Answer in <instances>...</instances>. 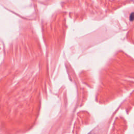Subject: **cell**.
Masks as SVG:
<instances>
[{"mask_svg": "<svg viewBox=\"0 0 134 134\" xmlns=\"http://www.w3.org/2000/svg\"><path fill=\"white\" fill-rule=\"evenodd\" d=\"M130 19L131 21H133V19H134V14H133V13H132V14L130 15Z\"/></svg>", "mask_w": 134, "mask_h": 134, "instance_id": "1", "label": "cell"}]
</instances>
